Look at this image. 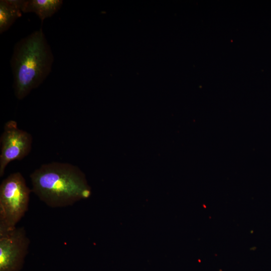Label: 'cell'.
Listing matches in <instances>:
<instances>
[{
    "label": "cell",
    "instance_id": "5",
    "mask_svg": "<svg viewBox=\"0 0 271 271\" xmlns=\"http://www.w3.org/2000/svg\"><path fill=\"white\" fill-rule=\"evenodd\" d=\"M30 240L23 227L0 233V271H20L28 253Z\"/></svg>",
    "mask_w": 271,
    "mask_h": 271
},
{
    "label": "cell",
    "instance_id": "7",
    "mask_svg": "<svg viewBox=\"0 0 271 271\" xmlns=\"http://www.w3.org/2000/svg\"><path fill=\"white\" fill-rule=\"evenodd\" d=\"M63 4L62 0L25 1L22 12H33L41 19L42 23L47 18L58 12Z\"/></svg>",
    "mask_w": 271,
    "mask_h": 271
},
{
    "label": "cell",
    "instance_id": "4",
    "mask_svg": "<svg viewBox=\"0 0 271 271\" xmlns=\"http://www.w3.org/2000/svg\"><path fill=\"white\" fill-rule=\"evenodd\" d=\"M0 177L4 175L8 165L21 160L31 152L32 137L27 131L19 128L13 120L7 121L1 139Z\"/></svg>",
    "mask_w": 271,
    "mask_h": 271
},
{
    "label": "cell",
    "instance_id": "6",
    "mask_svg": "<svg viewBox=\"0 0 271 271\" xmlns=\"http://www.w3.org/2000/svg\"><path fill=\"white\" fill-rule=\"evenodd\" d=\"M25 1H0V33L7 31L15 21L22 16Z\"/></svg>",
    "mask_w": 271,
    "mask_h": 271
},
{
    "label": "cell",
    "instance_id": "1",
    "mask_svg": "<svg viewBox=\"0 0 271 271\" xmlns=\"http://www.w3.org/2000/svg\"><path fill=\"white\" fill-rule=\"evenodd\" d=\"M30 178L32 192L52 208L71 206L91 195L85 174L70 163L43 164L31 174Z\"/></svg>",
    "mask_w": 271,
    "mask_h": 271
},
{
    "label": "cell",
    "instance_id": "2",
    "mask_svg": "<svg viewBox=\"0 0 271 271\" xmlns=\"http://www.w3.org/2000/svg\"><path fill=\"white\" fill-rule=\"evenodd\" d=\"M53 61L42 29L17 43L10 62L17 99H23L43 82L51 72Z\"/></svg>",
    "mask_w": 271,
    "mask_h": 271
},
{
    "label": "cell",
    "instance_id": "3",
    "mask_svg": "<svg viewBox=\"0 0 271 271\" xmlns=\"http://www.w3.org/2000/svg\"><path fill=\"white\" fill-rule=\"evenodd\" d=\"M31 192L19 172L3 180L0 185V233L17 227L28 210Z\"/></svg>",
    "mask_w": 271,
    "mask_h": 271
}]
</instances>
